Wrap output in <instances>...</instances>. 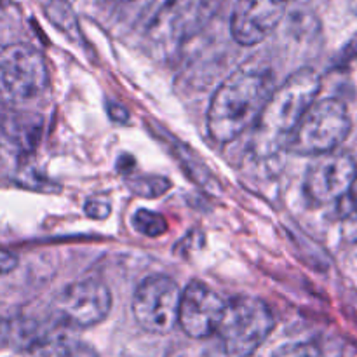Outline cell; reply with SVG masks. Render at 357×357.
Listing matches in <instances>:
<instances>
[{
    "label": "cell",
    "mask_w": 357,
    "mask_h": 357,
    "mask_svg": "<svg viewBox=\"0 0 357 357\" xmlns=\"http://www.w3.org/2000/svg\"><path fill=\"white\" fill-rule=\"evenodd\" d=\"M274 89V75L268 68L241 66L230 73L209 103V136L220 145L236 142L257 124Z\"/></svg>",
    "instance_id": "cell-1"
},
{
    "label": "cell",
    "mask_w": 357,
    "mask_h": 357,
    "mask_svg": "<svg viewBox=\"0 0 357 357\" xmlns=\"http://www.w3.org/2000/svg\"><path fill=\"white\" fill-rule=\"evenodd\" d=\"M319 89V73L309 66L291 73L281 86L275 87L257 124L251 128L250 152L255 159H274L288 149L293 131L316 101Z\"/></svg>",
    "instance_id": "cell-2"
},
{
    "label": "cell",
    "mask_w": 357,
    "mask_h": 357,
    "mask_svg": "<svg viewBox=\"0 0 357 357\" xmlns=\"http://www.w3.org/2000/svg\"><path fill=\"white\" fill-rule=\"evenodd\" d=\"M275 326L265 302L255 296H237L227 302L225 312L213 335L209 357H251Z\"/></svg>",
    "instance_id": "cell-3"
},
{
    "label": "cell",
    "mask_w": 357,
    "mask_h": 357,
    "mask_svg": "<svg viewBox=\"0 0 357 357\" xmlns=\"http://www.w3.org/2000/svg\"><path fill=\"white\" fill-rule=\"evenodd\" d=\"M351 129V115L340 100H316L293 131L288 150L296 155L310 157L335 152L347 139Z\"/></svg>",
    "instance_id": "cell-4"
},
{
    "label": "cell",
    "mask_w": 357,
    "mask_h": 357,
    "mask_svg": "<svg viewBox=\"0 0 357 357\" xmlns=\"http://www.w3.org/2000/svg\"><path fill=\"white\" fill-rule=\"evenodd\" d=\"M49 72L40 52L28 44L0 47V105H21L45 91Z\"/></svg>",
    "instance_id": "cell-5"
},
{
    "label": "cell",
    "mask_w": 357,
    "mask_h": 357,
    "mask_svg": "<svg viewBox=\"0 0 357 357\" xmlns=\"http://www.w3.org/2000/svg\"><path fill=\"white\" fill-rule=\"evenodd\" d=\"M181 289L167 275L146 278L132 296V316L145 331L166 335L178 324Z\"/></svg>",
    "instance_id": "cell-6"
},
{
    "label": "cell",
    "mask_w": 357,
    "mask_h": 357,
    "mask_svg": "<svg viewBox=\"0 0 357 357\" xmlns=\"http://www.w3.org/2000/svg\"><path fill=\"white\" fill-rule=\"evenodd\" d=\"M112 309V291L98 279H82L63 288L52 300V316L68 328H91Z\"/></svg>",
    "instance_id": "cell-7"
},
{
    "label": "cell",
    "mask_w": 357,
    "mask_h": 357,
    "mask_svg": "<svg viewBox=\"0 0 357 357\" xmlns=\"http://www.w3.org/2000/svg\"><path fill=\"white\" fill-rule=\"evenodd\" d=\"M357 164L349 153L335 152L317 155L310 162L303 180V192L312 204L340 202L351 190Z\"/></svg>",
    "instance_id": "cell-8"
},
{
    "label": "cell",
    "mask_w": 357,
    "mask_h": 357,
    "mask_svg": "<svg viewBox=\"0 0 357 357\" xmlns=\"http://www.w3.org/2000/svg\"><path fill=\"white\" fill-rule=\"evenodd\" d=\"M227 302L201 281L188 282L181 291L178 324L187 337L195 340L211 338L225 312Z\"/></svg>",
    "instance_id": "cell-9"
},
{
    "label": "cell",
    "mask_w": 357,
    "mask_h": 357,
    "mask_svg": "<svg viewBox=\"0 0 357 357\" xmlns=\"http://www.w3.org/2000/svg\"><path fill=\"white\" fill-rule=\"evenodd\" d=\"M289 0H237L230 16V33L239 45H257L284 17Z\"/></svg>",
    "instance_id": "cell-10"
},
{
    "label": "cell",
    "mask_w": 357,
    "mask_h": 357,
    "mask_svg": "<svg viewBox=\"0 0 357 357\" xmlns=\"http://www.w3.org/2000/svg\"><path fill=\"white\" fill-rule=\"evenodd\" d=\"M216 0H167L157 17V26L173 35L190 33L215 9Z\"/></svg>",
    "instance_id": "cell-11"
},
{
    "label": "cell",
    "mask_w": 357,
    "mask_h": 357,
    "mask_svg": "<svg viewBox=\"0 0 357 357\" xmlns=\"http://www.w3.org/2000/svg\"><path fill=\"white\" fill-rule=\"evenodd\" d=\"M31 357H100L94 347L77 338L52 337L37 342L31 347Z\"/></svg>",
    "instance_id": "cell-12"
},
{
    "label": "cell",
    "mask_w": 357,
    "mask_h": 357,
    "mask_svg": "<svg viewBox=\"0 0 357 357\" xmlns=\"http://www.w3.org/2000/svg\"><path fill=\"white\" fill-rule=\"evenodd\" d=\"M136 232L143 234L146 237H159L167 232V222L162 215L149 209H138L132 218Z\"/></svg>",
    "instance_id": "cell-13"
},
{
    "label": "cell",
    "mask_w": 357,
    "mask_h": 357,
    "mask_svg": "<svg viewBox=\"0 0 357 357\" xmlns=\"http://www.w3.org/2000/svg\"><path fill=\"white\" fill-rule=\"evenodd\" d=\"M129 187H131V190L135 194L142 195V197H159V195H162L171 187V183L167 181V178L145 176L135 178L132 181H129Z\"/></svg>",
    "instance_id": "cell-14"
},
{
    "label": "cell",
    "mask_w": 357,
    "mask_h": 357,
    "mask_svg": "<svg viewBox=\"0 0 357 357\" xmlns=\"http://www.w3.org/2000/svg\"><path fill=\"white\" fill-rule=\"evenodd\" d=\"M274 357H323V352L316 344L300 342V344H289L279 349Z\"/></svg>",
    "instance_id": "cell-15"
},
{
    "label": "cell",
    "mask_w": 357,
    "mask_h": 357,
    "mask_svg": "<svg viewBox=\"0 0 357 357\" xmlns=\"http://www.w3.org/2000/svg\"><path fill=\"white\" fill-rule=\"evenodd\" d=\"M86 211L93 218L103 220L110 215V204L107 201H101V199H93L86 204Z\"/></svg>",
    "instance_id": "cell-16"
},
{
    "label": "cell",
    "mask_w": 357,
    "mask_h": 357,
    "mask_svg": "<svg viewBox=\"0 0 357 357\" xmlns=\"http://www.w3.org/2000/svg\"><path fill=\"white\" fill-rule=\"evenodd\" d=\"M17 267V257L13 251L0 248V275L10 274Z\"/></svg>",
    "instance_id": "cell-17"
},
{
    "label": "cell",
    "mask_w": 357,
    "mask_h": 357,
    "mask_svg": "<svg viewBox=\"0 0 357 357\" xmlns=\"http://www.w3.org/2000/svg\"><path fill=\"white\" fill-rule=\"evenodd\" d=\"M342 202H345L349 208V209H345V215L351 211H357V173H356L354 183H352L351 190H349V194L342 199Z\"/></svg>",
    "instance_id": "cell-18"
},
{
    "label": "cell",
    "mask_w": 357,
    "mask_h": 357,
    "mask_svg": "<svg viewBox=\"0 0 357 357\" xmlns=\"http://www.w3.org/2000/svg\"><path fill=\"white\" fill-rule=\"evenodd\" d=\"M13 337V326L3 317H0V349L6 347Z\"/></svg>",
    "instance_id": "cell-19"
}]
</instances>
